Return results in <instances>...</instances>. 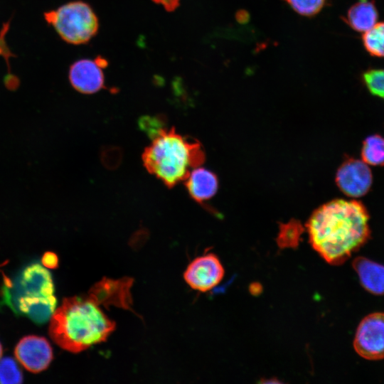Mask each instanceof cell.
Masks as SVG:
<instances>
[{"mask_svg":"<svg viewBox=\"0 0 384 384\" xmlns=\"http://www.w3.org/2000/svg\"><path fill=\"white\" fill-rule=\"evenodd\" d=\"M102 59H82L73 63L69 69V80L77 91L83 94H93L104 87Z\"/></svg>","mask_w":384,"mask_h":384,"instance_id":"10","label":"cell"},{"mask_svg":"<svg viewBox=\"0 0 384 384\" xmlns=\"http://www.w3.org/2000/svg\"><path fill=\"white\" fill-rule=\"evenodd\" d=\"M8 262H9V261L6 260V261H4V262H2V263H0V272H1V267H4V266L6 265V264L8 263Z\"/></svg>","mask_w":384,"mask_h":384,"instance_id":"23","label":"cell"},{"mask_svg":"<svg viewBox=\"0 0 384 384\" xmlns=\"http://www.w3.org/2000/svg\"><path fill=\"white\" fill-rule=\"evenodd\" d=\"M2 355H3V348H2L1 343H0V359L2 357Z\"/></svg>","mask_w":384,"mask_h":384,"instance_id":"22","label":"cell"},{"mask_svg":"<svg viewBox=\"0 0 384 384\" xmlns=\"http://www.w3.org/2000/svg\"><path fill=\"white\" fill-rule=\"evenodd\" d=\"M225 270L218 257L209 253L193 260L187 267L183 277L193 289L205 292L218 285Z\"/></svg>","mask_w":384,"mask_h":384,"instance_id":"8","label":"cell"},{"mask_svg":"<svg viewBox=\"0 0 384 384\" xmlns=\"http://www.w3.org/2000/svg\"><path fill=\"white\" fill-rule=\"evenodd\" d=\"M353 267L362 287L375 295L384 294V265L365 257H357Z\"/></svg>","mask_w":384,"mask_h":384,"instance_id":"11","label":"cell"},{"mask_svg":"<svg viewBox=\"0 0 384 384\" xmlns=\"http://www.w3.org/2000/svg\"><path fill=\"white\" fill-rule=\"evenodd\" d=\"M23 374L16 362L10 357L0 359V383H21Z\"/></svg>","mask_w":384,"mask_h":384,"instance_id":"16","label":"cell"},{"mask_svg":"<svg viewBox=\"0 0 384 384\" xmlns=\"http://www.w3.org/2000/svg\"><path fill=\"white\" fill-rule=\"evenodd\" d=\"M122 157L121 150L115 146L106 147L101 154L102 161L107 169L118 167Z\"/></svg>","mask_w":384,"mask_h":384,"instance_id":"19","label":"cell"},{"mask_svg":"<svg viewBox=\"0 0 384 384\" xmlns=\"http://www.w3.org/2000/svg\"><path fill=\"white\" fill-rule=\"evenodd\" d=\"M46 22L59 36L73 45L86 43L98 31V18L92 7L82 1L65 4L44 14Z\"/></svg>","mask_w":384,"mask_h":384,"instance_id":"5","label":"cell"},{"mask_svg":"<svg viewBox=\"0 0 384 384\" xmlns=\"http://www.w3.org/2000/svg\"><path fill=\"white\" fill-rule=\"evenodd\" d=\"M362 159L371 165H384V137L374 134L368 137L363 142Z\"/></svg>","mask_w":384,"mask_h":384,"instance_id":"14","label":"cell"},{"mask_svg":"<svg viewBox=\"0 0 384 384\" xmlns=\"http://www.w3.org/2000/svg\"><path fill=\"white\" fill-rule=\"evenodd\" d=\"M297 225L285 226L279 237V243L281 246H295L299 235Z\"/></svg>","mask_w":384,"mask_h":384,"instance_id":"20","label":"cell"},{"mask_svg":"<svg viewBox=\"0 0 384 384\" xmlns=\"http://www.w3.org/2000/svg\"><path fill=\"white\" fill-rule=\"evenodd\" d=\"M185 185L193 200L201 203L215 194L218 182L213 172L203 168H197L190 172Z\"/></svg>","mask_w":384,"mask_h":384,"instance_id":"12","label":"cell"},{"mask_svg":"<svg viewBox=\"0 0 384 384\" xmlns=\"http://www.w3.org/2000/svg\"><path fill=\"white\" fill-rule=\"evenodd\" d=\"M356 352L366 360L384 358V313L374 312L358 324L353 340Z\"/></svg>","mask_w":384,"mask_h":384,"instance_id":"6","label":"cell"},{"mask_svg":"<svg viewBox=\"0 0 384 384\" xmlns=\"http://www.w3.org/2000/svg\"><path fill=\"white\" fill-rule=\"evenodd\" d=\"M378 19L374 4L368 0H359L348 11V24L356 31L366 32L371 28Z\"/></svg>","mask_w":384,"mask_h":384,"instance_id":"13","label":"cell"},{"mask_svg":"<svg viewBox=\"0 0 384 384\" xmlns=\"http://www.w3.org/2000/svg\"><path fill=\"white\" fill-rule=\"evenodd\" d=\"M139 124L140 127L151 138L165 129V120L161 117H143Z\"/></svg>","mask_w":384,"mask_h":384,"instance_id":"18","label":"cell"},{"mask_svg":"<svg viewBox=\"0 0 384 384\" xmlns=\"http://www.w3.org/2000/svg\"><path fill=\"white\" fill-rule=\"evenodd\" d=\"M14 356L26 370L33 373L47 369L53 359V348L49 341L36 335L21 338L15 346Z\"/></svg>","mask_w":384,"mask_h":384,"instance_id":"7","label":"cell"},{"mask_svg":"<svg viewBox=\"0 0 384 384\" xmlns=\"http://www.w3.org/2000/svg\"><path fill=\"white\" fill-rule=\"evenodd\" d=\"M204 159L200 143L177 133L174 127L162 129L142 154L146 169L169 188L186 180L191 169Z\"/></svg>","mask_w":384,"mask_h":384,"instance_id":"3","label":"cell"},{"mask_svg":"<svg viewBox=\"0 0 384 384\" xmlns=\"http://www.w3.org/2000/svg\"><path fill=\"white\" fill-rule=\"evenodd\" d=\"M298 14L312 16L324 6L325 0H285Z\"/></svg>","mask_w":384,"mask_h":384,"instance_id":"17","label":"cell"},{"mask_svg":"<svg viewBox=\"0 0 384 384\" xmlns=\"http://www.w3.org/2000/svg\"><path fill=\"white\" fill-rule=\"evenodd\" d=\"M54 284L50 272L42 264L26 267L14 289L12 307L18 314L43 324L50 319L56 309Z\"/></svg>","mask_w":384,"mask_h":384,"instance_id":"4","label":"cell"},{"mask_svg":"<svg viewBox=\"0 0 384 384\" xmlns=\"http://www.w3.org/2000/svg\"><path fill=\"white\" fill-rule=\"evenodd\" d=\"M363 41L365 48L370 55L384 57V22L375 23L364 32Z\"/></svg>","mask_w":384,"mask_h":384,"instance_id":"15","label":"cell"},{"mask_svg":"<svg viewBox=\"0 0 384 384\" xmlns=\"http://www.w3.org/2000/svg\"><path fill=\"white\" fill-rule=\"evenodd\" d=\"M368 213L356 201L336 199L316 209L307 223L313 248L331 265L348 260L369 239Z\"/></svg>","mask_w":384,"mask_h":384,"instance_id":"1","label":"cell"},{"mask_svg":"<svg viewBox=\"0 0 384 384\" xmlns=\"http://www.w3.org/2000/svg\"><path fill=\"white\" fill-rule=\"evenodd\" d=\"M41 264L47 269H56L58 267V255L53 252H45L41 258Z\"/></svg>","mask_w":384,"mask_h":384,"instance_id":"21","label":"cell"},{"mask_svg":"<svg viewBox=\"0 0 384 384\" xmlns=\"http://www.w3.org/2000/svg\"><path fill=\"white\" fill-rule=\"evenodd\" d=\"M110 305L93 286L85 295L64 298L50 318L48 334L62 349L77 353L105 341L116 324L103 311Z\"/></svg>","mask_w":384,"mask_h":384,"instance_id":"2","label":"cell"},{"mask_svg":"<svg viewBox=\"0 0 384 384\" xmlns=\"http://www.w3.org/2000/svg\"><path fill=\"white\" fill-rule=\"evenodd\" d=\"M372 174L366 162L358 159L346 161L338 169L336 181L346 195L361 197L366 195L372 185Z\"/></svg>","mask_w":384,"mask_h":384,"instance_id":"9","label":"cell"}]
</instances>
